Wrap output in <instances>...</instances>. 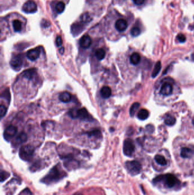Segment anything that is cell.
<instances>
[{
	"label": "cell",
	"mask_w": 194,
	"mask_h": 195,
	"mask_svg": "<svg viewBox=\"0 0 194 195\" xmlns=\"http://www.w3.org/2000/svg\"><path fill=\"white\" fill-rule=\"evenodd\" d=\"M66 176L65 172L62 169L60 164H58L49 171L48 174L41 180V181L44 184H52L59 181Z\"/></svg>",
	"instance_id": "cell-1"
},
{
	"label": "cell",
	"mask_w": 194,
	"mask_h": 195,
	"mask_svg": "<svg viewBox=\"0 0 194 195\" xmlns=\"http://www.w3.org/2000/svg\"><path fill=\"white\" fill-rule=\"evenodd\" d=\"M161 181H163L164 184L168 188H173L180 182L177 177L170 173L158 176L153 180L154 183H157Z\"/></svg>",
	"instance_id": "cell-2"
},
{
	"label": "cell",
	"mask_w": 194,
	"mask_h": 195,
	"mask_svg": "<svg viewBox=\"0 0 194 195\" xmlns=\"http://www.w3.org/2000/svg\"><path fill=\"white\" fill-rule=\"evenodd\" d=\"M34 147L31 144H27L22 146L19 151V155L23 160L29 162L32 159L34 153Z\"/></svg>",
	"instance_id": "cell-3"
},
{
	"label": "cell",
	"mask_w": 194,
	"mask_h": 195,
	"mask_svg": "<svg viewBox=\"0 0 194 195\" xmlns=\"http://www.w3.org/2000/svg\"><path fill=\"white\" fill-rule=\"evenodd\" d=\"M125 166L129 173L132 176H135L139 174L142 169V166L140 162L136 160L126 162Z\"/></svg>",
	"instance_id": "cell-4"
},
{
	"label": "cell",
	"mask_w": 194,
	"mask_h": 195,
	"mask_svg": "<svg viewBox=\"0 0 194 195\" xmlns=\"http://www.w3.org/2000/svg\"><path fill=\"white\" fill-rule=\"evenodd\" d=\"M135 151V146L133 141L130 139L125 140L123 144V152L124 155L130 157Z\"/></svg>",
	"instance_id": "cell-5"
},
{
	"label": "cell",
	"mask_w": 194,
	"mask_h": 195,
	"mask_svg": "<svg viewBox=\"0 0 194 195\" xmlns=\"http://www.w3.org/2000/svg\"><path fill=\"white\" fill-rule=\"evenodd\" d=\"M22 10L26 13H34L37 11V5L32 0H28L22 7Z\"/></svg>",
	"instance_id": "cell-6"
},
{
	"label": "cell",
	"mask_w": 194,
	"mask_h": 195,
	"mask_svg": "<svg viewBox=\"0 0 194 195\" xmlns=\"http://www.w3.org/2000/svg\"><path fill=\"white\" fill-rule=\"evenodd\" d=\"M17 132V128L14 125H9L6 128L4 132V138L6 141H9L16 135Z\"/></svg>",
	"instance_id": "cell-7"
},
{
	"label": "cell",
	"mask_w": 194,
	"mask_h": 195,
	"mask_svg": "<svg viewBox=\"0 0 194 195\" xmlns=\"http://www.w3.org/2000/svg\"><path fill=\"white\" fill-rule=\"evenodd\" d=\"M173 85L169 82H165L163 83L159 90L160 94L165 97H168L171 95L173 92Z\"/></svg>",
	"instance_id": "cell-8"
},
{
	"label": "cell",
	"mask_w": 194,
	"mask_h": 195,
	"mask_svg": "<svg viewBox=\"0 0 194 195\" xmlns=\"http://www.w3.org/2000/svg\"><path fill=\"white\" fill-rule=\"evenodd\" d=\"M23 63V60L20 55L13 56L10 61V65L11 67L15 70H20L21 68Z\"/></svg>",
	"instance_id": "cell-9"
},
{
	"label": "cell",
	"mask_w": 194,
	"mask_h": 195,
	"mask_svg": "<svg viewBox=\"0 0 194 195\" xmlns=\"http://www.w3.org/2000/svg\"><path fill=\"white\" fill-rule=\"evenodd\" d=\"M77 118L82 120H86L89 122H91L93 120L92 116L88 113V112L85 108L78 109Z\"/></svg>",
	"instance_id": "cell-10"
},
{
	"label": "cell",
	"mask_w": 194,
	"mask_h": 195,
	"mask_svg": "<svg viewBox=\"0 0 194 195\" xmlns=\"http://www.w3.org/2000/svg\"><path fill=\"white\" fill-rule=\"evenodd\" d=\"M40 49L39 48L31 49L27 51L26 56L27 58L32 61L37 60L40 55Z\"/></svg>",
	"instance_id": "cell-11"
},
{
	"label": "cell",
	"mask_w": 194,
	"mask_h": 195,
	"mask_svg": "<svg viewBox=\"0 0 194 195\" xmlns=\"http://www.w3.org/2000/svg\"><path fill=\"white\" fill-rule=\"evenodd\" d=\"M180 155V156L184 159L191 158L194 156V150L187 147H184L181 148Z\"/></svg>",
	"instance_id": "cell-12"
},
{
	"label": "cell",
	"mask_w": 194,
	"mask_h": 195,
	"mask_svg": "<svg viewBox=\"0 0 194 195\" xmlns=\"http://www.w3.org/2000/svg\"><path fill=\"white\" fill-rule=\"evenodd\" d=\"M79 43L82 48L88 49L91 46L92 44V39L89 36L85 35L83 36L80 39Z\"/></svg>",
	"instance_id": "cell-13"
},
{
	"label": "cell",
	"mask_w": 194,
	"mask_h": 195,
	"mask_svg": "<svg viewBox=\"0 0 194 195\" xmlns=\"http://www.w3.org/2000/svg\"><path fill=\"white\" fill-rule=\"evenodd\" d=\"M128 27L127 21L124 19H119L115 23V27L117 31L122 32L125 31Z\"/></svg>",
	"instance_id": "cell-14"
},
{
	"label": "cell",
	"mask_w": 194,
	"mask_h": 195,
	"mask_svg": "<svg viewBox=\"0 0 194 195\" xmlns=\"http://www.w3.org/2000/svg\"><path fill=\"white\" fill-rule=\"evenodd\" d=\"M37 75V70L35 69H30L22 73L23 77L29 80H32Z\"/></svg>",
	"instance_id": "cell-15"
},
{
	"label": "cell",
	"mask_w": 194,
	"mask_h": 195,
	"mask_svg": "<svg viewBox=\"0 0 194 195\" xmlns=\"http://www.w3.org/2000/svg\"><path fill=\"white\" fill-rule=\"evenodd\" d=\"M79 162L73 159H68V160L65 162V167L70 170L77 168L79 167Z\"/></svg>",
	"instance_id": "cell-16"
},
{
	"label": "cell",
	"mask_w": 194,
	"mask_h": 195,
	"mask_svg": "<svg viewBox=\"0 0 194 195\" xmlns=\"http://www.w3.org/2000/svg\"><path fill=\"white\" fill-rule=\"evenodd\" d=\"M59 99L61 102L63 103H68L71 101L72 97L70 92L64 91L60 94Z\"/></svg>",
	"instance_id": "cell-17"
},
{
	"label": "cell",
	"mask_w": 194,
	"mask_h": 195,
	"mask_svg": "<svg viewBox=\"0 0 194 195\" xmlns=\"http://www.w3.org/2000/svg\"><path fill=\"white\" fill-rule=\"evenodd\" d=\"M100 94L103 98L108 99L112 95V90L109 86L102 87L100 90Z\"/></svg>",
	"instance_id": "cell-18"
},
{
	"label": "cell",
	"mask_w": 194,
	"mask_h": 195,
	"mask_svg": "<svg viewBox=\"0 0 194 195\" xmlns=\"http://www.w3.org/2000/svg\"><path fill=\"white\" fill-rule=\"evenodd\" d=\"M141 58L138 53H133L130 57V62L133 65H137L140 62Z\"/></svg>",
	"instance_id": "cell-19"
},
{
	"label": "cell",
	"mask_w": 194,
	"mask_h": 195,
	"mask_svg": "<svg viewBox=\"0 0 194 195\" xmlns=\"http://www.w3.org/2000/svg\"><path fill=\"white\" fill-rule=\"evenodd\" d=\"M164 122L167 125H173L176 123V119L173 115L167 114L165 116Z\"/></svg>",
	"instance_id": "cell-20"
},
{
	"label": "cell",
	"mask_w": 194,
	"mask_h": 195,
	"mask_svg": "<svg viewBox=\"0 0 194 195\" xmlns=\"http://www.w3.org/2000/svg\"><path fill=\"white\" fill-rule=\"evenodd\" d=\"M27 139V136L26 133H25L24 132H21L17 136L16 138V142L17 144H20L23 143L25 141H26Z\"/></svg>",
	"instance_id": "cell-21"
},
{
	"label": "cell",
	"mask_w": 194,
	"mask_h": 195,
	"mask_svg": "<svg viewBox=\"0 0 194 195\" xmlns=\"http://www.w3.org/2000/svg\"><path fill=\"white\" fill-rule=\"evenodd\" d=\"M149 111L146 109L142 108L139 111L138 113L137 114V117L140 120H144L149 117Z\"/></svg>",
	"instance_id": "cell-22"
},
{
	"label": "cell",
	"mask_w": 194,
	"mask_h": 195,
	"mask_svg": "<svg viewBox=\"0 0 194 195\" xmlns=\"http://www.w3.org/2000/svg\"><path fill=\"white\" fill-rule=\"evenodd\" d=\"M43 167H44V162H42L41 160H38L33 164V165L30 167V170L32 172H35Z\"/></svg>",
	"instance_id": "cell-23"
},
{
	"label": "cell",
	"mask_w": 194,
	"mask_h": 195,
	"mask_svg": "<svg viewBox=\"0 0 194 195\" xmlns=\"http://www.w3.org/2000/svg\"><path fill=\"white\" fill-rule=\"evenodd\" d=\"M154 159L158 164L162 166H165L167 164V160L165 159V157L161 155H156L154 157Z\"/></svg>",
	"instance_id": "cell-24"
},
{
	"label": "cell",
	"mask_w": 194,
	"mask_h": 195,
	"mask_svg": "<svg viewBox=\"0 0 194 195\" xmlns=\"http://www.w3.org/2000/svg\"><path fill=\"white\" fill-rule=\"evenodd\" d=\"M161 69V63L160 61H158L156 62V64L155 65V67L154 68V70L152 73V75L151 76L153 78H155L156 77V76H158V74H159V73L160 72Z\"/></svg>",
	"instance_id": "cell-25"
},
{
	"label": "cell",
	"mask_w": 194,
	"mask_h": 195,
	"mask_svg": "<svg viewBox=\"0 0 194 195\" xmlns=\"http://www.w3.org/2000/svg\"><path fill=\"white\" fill-rule=\"evenodd\" d=\"M105 54L106 53H105V50L102 48L97 49L96 51V53H95V55H96V57L97 58V60H103L105 58Z\"/></svg>",
	"instance_id": "cell-26"
},
{
	"label": "cell",
	"mask_w": 194,
	"mask_h": 195,
	"mask_svg": "<svg viewBox=\"0 0 194 195\" xmlns=\"http://www.w3.org/2000/svg\"><path fill=\"white\" fill-rule=\"evenodd\" d=\"M13 27L16 32H20L22 30V22L20 20H15L13 22Z\"/></svg>",
	"instance_id": "cell-27"
},
{
	"label": "cell",
	"mask_w": 194,
	"mask_h": 195,
	"mask_svg": "<svg viewBox=\"0 0 194 195\" xmlns=\"http://www.w3.org/2000/svg\"><path fill=\"white\" fill-rule=\"evenodd\" d=\"M140 106V104L138 102L134 103L130 108V115L132 117H133L135 115V113H136L137 110L138 109Z\"/></svg>",
	"instance_id": "cell-28"
},
{
	"label": "cell",
	"mask_w": 194,
	"mask_h": 195,
	"mask_svg": "<svg viewBox=\"0 0 194 195\" xmlns=\"http://www.w3.org/2000/svg\"><path fill=\"white\" fill-rule=\"evenodd\" d=\"M55 9H56V11L59 14L63 13L65 9V3L63 2H62V1L58 2L57 3V4L56 5Z\"/></svg>",
	"instance_id": "cell-29"
},
{
	"label": "cell",
	"mask_w": 194,
	"mask_h": 195,
	"mask_svg": "<svg viewBox=\"0 0 194 195\" xmlns=\"http://www.w3.org/2000/svg\"><path fill=\"white\" fill-rule=\"evenodd\" d=\"M80 20L84 23H89L92 20V18L88 13H85L80 17Z\"/></svg>",
	"instance_id": "cell-30"
},
{
	"label": "cell",
	"mask_w": 194,
	"mask_h": 195,
	"mask_svg": "<svg viewBox=\"0 0 194 195\" xmlns=\"http://www.w3.org/2000/svg\"><path fill=\"white\" fill-rule=\"evenodd\" d=\"M86 135L88 136V137H96V138H100V136L102 135L100 131L99 130H92L91 131L88 132L86 133Z\"/></svg>",
	"instance_id": "cell-31"
},
{
	"label": "cell",
	"mask_w": 194,
	"mask_h": 195,
	"mask_svg": "<svg viewBox=\"0 0 194 195\" xmlns=\"http://www.w3.org/2000/svg\"><path fill=\"white\" fill-rule=\"evenodd\" d=\"M141 33L140 29L138 27H133L130 30V34L133 37H137Z\"/></svg>",
	"instance_id": "cell-32"
},
{
	"label": "cell",
	"mask_w": 194,
	"mask_h": 195,
	"mask_svg": "<svg viewBox=\"0 0 194 195\" xmlns=\"http://www.w3.org/2000/svg\"><path fill=\"white\" fill-rule=\"evenodd\" d=\"M68 114L72 118L76 119V118H77V116H78V109H77V108L71 109L69 111Z\"/></svg>",
	"instance_id": "cell-33"
},
{
	"label": "cell",
	"mask_w": 194,
	"mask_h": 195,
	"mask_svg": "<svg viewBox=\"0 0 194 195\" xmlns=\"http://www.w3.org/2000/svg\"><path fill=\"white\" fill-rule=\"evenodd\" d=\"M10 176V173L5 171H2L1 172V181L3 182Z\"/></svg>",
	"instance_id": "cell-34"
},
{
	"label": "cell",
	"mask_w": 194,
	"mask_h": 195,
	"mask_svg": "<svg viewBox=\"0 0 194 195\" xmlns=\"http://www.w3.org/2000/svg\"><path fill=\"white\" fill-rule=\"evenodd\" d=\"M7 113V108L5 106L1 104L0 106V116L1 118H2Z\"/></svg>",
	"instance_id": "cell-35"
},
{
	"label": "cell",
	"mask_w": 194,
	"mask_h": 195,
	"mask_svg": "<svg viewBox=\"0 0 194 195\" xmlns=\"http://www.w3.org/2000/svg\"><path fill=\"white\" fill-rule=\"evenodd\" d=\"M177 39L179 41V42H181V43H183V42H184L186 40V36L180 33V34H179L178 36H177Z\"/></svg>",
	"instance_id": "cell-36"
},
{
	"label": "cell",
	"mask_w": 194,
	"mask_h": 195,
	"mask_svg": "<svg viewBox=\"0 0 194 195\" xmlns=\"http://www.w3.org/2000/svg\"><path fill=\"white\" fill-rule=\"evenodd\" d=\"M63 43V41H62V37L60 36H58L57 38L56 39V46L59 47Z\"/></svg>",
	"instance_id": "cell-37"
},
{
	"label": "cell",
	"mask_w": 194,
	"mask_h": 195,
	"mask_svg": "<svg viewBox=\"0 0 194 195\" xmlns=\"http://www.w3.org/2000/svg\"><path fill=\"white\" fill-rule=\"evenodd\" d=\"M145 0H133V2L135 3V4L137 5H142Z\"/></svg>",
	"instance_id": "cell-38"
},
{
	"label": "cell",
	"mask_w": 194,
	"mask_h": 195,
	"mask_svg": "<svg viewBox=\"0 0 194 195\" xmlns=\"http://www.w3.org/2000/svg\"><path fill=\"white\" fill-rule=\"evenodd\" d=\"M64 51H65L64 48H61L59 49V53L61 54H63L64 53Z\"/></svg>",
	"instance_id": "cell-39"
},
{
	"label": "cell",
	"mask_w": 194,
	"mask_h": 195,
	"mask_svg": "<svg viewBox=\"0 0 194 195\" xmlns=\"http://www.w3.org/2000/svg\"><path fill=\"white\" fill-rule=\"evenodd\" d=\"M82 195V194L81 193H79V192H77V193H74V195Z\"/></svg>",
	"instance_id": "cell-40"
},
{
	"label": "cell",
	"mask_w": 194,
	"mask_h": 195,
	"mask_svg": "<svg viewBox=\"0 0 194 195\" xmlns=\"http://www.w3.org/2000/svg\"><path fill=\"white\" fill-rule=\"evenodd\" d=\"M192 124L194 125V117L193 119H192Z\"/></svg>",
	"instance_id": "cell-41"
}]
</instances>
